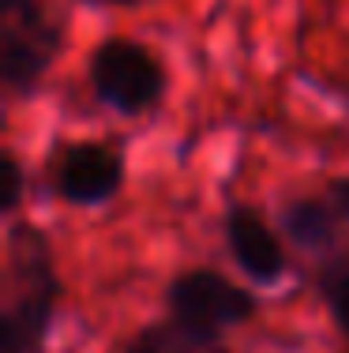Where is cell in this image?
Returning <instances> with one entry per match:
<instances>
[{
  "instance_id": "obj_1",
  "label": "cell",
  "mask_w": 349,
  "mask_h": 353,
  "mask_svg": "<svg viewBox=\"0 0 349 353\" xmlns=\"http://www.w3.org/2000/svg\"><path fill=\"white\" fill-rule=\"evenodd\" d=\"M4 308L0 353H45L61 308V271L53 241L34 222H12L4 233Z\"/></svg>"
},
{
  "instance_id": "obj_2",
  "label": "cell",
  "mask_w": 349,
  "mask_h": 353,
  "mask_svg": "<svg viewBox=\"0 0 349 353\" xmlns=\"http://www.w3.org/2000/svg\"><path fill=\"white\" fill-rule=\"evenodd\" d=\"M68 41V19L53 0H0V83L8 98H30Z\"/></svg>"
},
{
  "instance_id": "obj_3",
  "label": "cell",
  "mask_w": 349,
  "mask_h": 353,
  "mask_svg": "<svg viewBox=\"0 0 349 353\" xmlns=\"http://www.w3.org/2000/svg\"><path fill=\"white\" fill-rule=\"evenodd\" d=\"M87 83L105 109L120 117H147L165 102L169 72L162 57L136 38H105L87 61Z\"/></svg>"
},
{
  "instance_id": "obj_4",
  "label": "cell",
  "mask_w": 349,
  "mask_h": 353,
  "mask_svg": "<svg viewBox=\"0 0 349 353\" xmlns=\"http://www.w3.org/2000/svg\"><path fill=\"white\" fill-rule=\"evenodd\" d=\"M165 305H169V316L184 319L188 327L207 331L214 339H222L229 327H244L260 312V301L244 285L229 282L226 274L211 271V267L177 274L165 290Z\"/></svg>"
},
{
  "instance_id": "obj_5",
  "label": "cell",
  "mask_w": 349,
  "mask_h": 353,
  "mask_svg": "<svg viewBox=\"0 0 349 353\" xmlns=\"http://www.w3.org/2000/svg\"><path fill=\"white\" fill-rule=\"evenodd\" d=\"M128 162L124 150L102 139H72L49 162V184L72 207H102L120 196Z\"/></svg>"
},
{
  "instance_id": "obj_6",
  "label": "cell",
  "mask_w": 349,
  "mask_h": 353,
  "mask_svg": "<svg viewBox=\"0 0 349 353\" xmlns=\"http://www.w3.org/2000/svg\"><path fill=\"white\" fill-rule=\"evenodd\" d=\"M226 245L240 271L260 285H274L286 279L289 256L282 237L271 230L267 218H260L248 203H233L226 211Z\"/></svg>"
},
{
  "instance_id": "obj_7",
  "label": "cell",
  "mask_w": 349,
  "mask_h": 353,
  "mask_svg": "<svg viewBox=\"0 0 349 353\" xmlns=\"http://www.w3.org/2000/svg\"><path fill=\"white\" fill-rule=\"evenodd\" d=\"M120 353H229L226 342L207 331H195L184 319L165 316L158 323H147L120 346Z\"/></svg>"
},
{
  "instance_id": "obj_8",
  "label": "cell",
  "mask_w": 349,
  "mask_h": 353,
  "mask_svg": "<svg viewBox=\"0 0 349 353\" xmlns=\"http://www.w3.org/2000/svg\"><path fill=\"white\" fill-rule=\"evenodd\" d=\"M282 225H286V237H293V245L308 252H330L338 241V214L330 207V199H315V196L289 199L282 207Z\"/></svg>"
},
{
  "instance_id": "obj_9",
  "label": "cell",
  "mask_w": 349,
  "mask_h": 353,
  "mask_svg": "<svg viewBox=\"0 0 349 353\" xmlns=\"http://www.w3.org/2000/svg\"><path fill=\"white\" fill-rule=\"evenodd\" d=\"M315 285H319V297L327 301V312L335 316V323L349 339V252H335L323 259Z\"/></svg>"
},
{
  "instance_id": "obj_10",
  "label": "cell",
  "mask_w": 349,
  "mask_h": 353,
  "mask_svg": "<svg viewBox=\"0 0 349 353\" xmlns=\"http://www.w3.org/2000/svg\"><path fill=\"white\" fill-rule=\"evenodd\" d=\"M0 170H4V196H0V211L12 218L23 207V188H27V170H23L19 154L12 147H4L0 154Z\"/></svg>"
},
{
  "instance_id": "obj_11",
  "label": "cell",
  "mask_w": 349,
  "mask_h": 353,
  "mask_svg": "<svg viewBox=\"0 0 349 353\" xmlns=\"http://www.w3.org/2000/svg\"><path fill=\"white\" fill-rule=\"evenodd\" d=\"M327 199L330 207H335V214L349 222V176H335V181L327 184Z\"/></svg>"
},
{
  "instance_id": "obj_12",
  "label": "cell",
  "mask_w": 349,
  "mask_h": 353,
  "mask_svg": "<svg viewBox=\"0 0 349 353\" xmlns=\"http://www.w3.org/2000/svg\"><path fill=\"white\" fill-rule=\"evenodd\" d=\"M83 4H98V8H139L147 0H83Z\"/></svg>"
}]
</instances>
